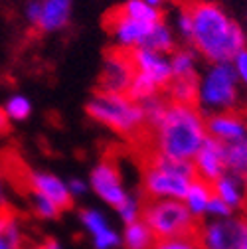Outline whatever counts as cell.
<instances>
[{
    "label": "cell",
    "mask_w": 247,
    "mask_h": 249,
    "mask_svg": "<svg viewBox=\"0 0 247 249\" xmlns=\"http://www.w3.org/2000/svg\"><path fill=\"white\" fill-rule=\"evenodd\" d=\"M192 16V46L208 64L231 61V57L247 48V32L213 0H194L188 4Z\"/></svg>",
    "instance_id": "1"
},
{
    "label": "cell",
    "mask_w": 247,
    "mask_h": 249,
    "mask_svg": "<svg viewBox=\"0 0 247 249\" xmlns=\"http://www.w3.org/2000/svg\"><path fill=\"white\" fill-rule=\"evenodd\" d=\"M150 131L154 152L180 160H192L208 139L206 117L198 105L168 103L162 119Z\"/></svg>",
    "instance_id": "2"
},
{
    "label": "cell",
    "mask_w": 247,
    "mask_h": 249,
    "mask_svg": "<svg viewBox=\"0 0 247 249\" xmlns=\"http://www.w3.org/2000/svg\"><path fill=\"white\" fill-rule=\"evenodd\" d=\"M85 113L89 119L123 137H133L146 127L141 103L133 101L127 93H109L97 89L89 97Z\"/></svg>",
    "instance_id": "3"
},
{
    "label": "cell",
    "mask_w": 247,
    "mask_h": 249,
    "mask_svg": "<svg viewBox=\"0 0 247 249\" xmlns=\"http://www.w3.org/2000/svg\"><path fill=\"white\" fill-rule=\"evenodd\" d=\"M239 79L231 61L210 64L198 75V97L196 105L202 113H224L235 111L239 103Z\"/></svg>",
    "instance_id": "4"
},
{
    "label": "cell",
    "mask_w": 247,
    "mask_h": 249,
    "mask_svg": "<svg viewBox=\"0 0 247 249\" xmlns=\"http://www.w3.org/2000/svg\"><path fill=\"white\" fill-rule=\"evenodd\" d=\"M141 220L150 228L157 239L196 235L198 220L182 200H148L142 202Z\"/></svg>",
    "instance_id": "5"
},
{
    "label": "cell",
    "mask_w": 247,
    "mask_h": 249,
    "mask_svg": "<svg viewBox=\"0 0 247 249\" xmlns=\"http://www.w3.org/2000/svg\"><path fill=\"white\" fill-rule=\"evenodd\" d=\"M196 239L200 249H241L247 241V220L245 215H229L202 222L198 224Z\"/></svg>",
    "instance_id": "6"
},
{
    "label": "cell",
    "mask_w": 247,
    "mask_h": 249,
    "mask_svg": "<svg viewBox=\"0 0 247 249\" xmlns=\"http://www.w3.org/2000/svg\"><path fill=\"white\" fill-rule=\"evenodd\" d=\"M89 192H93L105 206H111L113 210L121 206L131 194L123 182L121 170L113 160H99L93 168L89 170Z\"/></svg>",
    "instance_id": "7"
},
{
    "label": "cell",
    "mask_w": 247,
    "mask_h": 249,
    "mask_svg": "<svg viewBox=\"0 0 247 249\" xmlns=\"http://www.w3.org/2000/svg\"><path fill=\"white\" fill-rule=\"evenodd\" d=\"M190 182V178L170 172L152 162H146L142 170V190L148 200H182Z\"/></svg>",
    "instance_id": "8"
},
{
    "label": "cell",
    "mask_w": 247,
    "mask_h": 249,
    "mask_svg": "<svg viewBox=\"0 0 247 249\" xmlns=\"http://www.w3.org/2000/svg\"><path fill=\"white\" fill-rule=\"evenodd\" d=\"M152 26L154 24H146L142 20L131 18L117 8L109 18V36L115 44V50L131 53L133 50L144 46Z\"/></svg>",
    "instance_id": "9"
},
{
    "label": "cell",
    "mask_w": 247,
    "mask_h": 249,
    "mask_svg": "<svg viewBox=\"0 0 247 249\" xmlns=\"http://www.w3.org/2000/svg\"><path fill=\"white\" fill-rule=\"evenodd\" d=\"M137 70L129 52L113 50L105 55L101 73H99V91L109 93H127Z\"/></svg>",
    "instance_id": "10"
},
{
    "label": "cell",
    "mask_w": 247,
    "mask_h": 249,
    "mask_svg": "<svg viewBox=\"0 0 247 249\" xmlns=\"http://www.w3.org/2000/svg\"><path fill=\"white\" fill-rule=\"evenodd\" d=\"M79 224L91 239L93 249H119L123 247L121 231L111 224L107 213L99 208L79 210Z\"/></svg>",
    "instance_id": "11"
},
{
    "label": "cell",
    "mask_w": 247,
    "mask_h": 249,
    "mask_svg": "<svg viewBox=\"0 0 247 249\" xmlns=\"http://www.w3.org/2000/svg\"><path fill=\"white\" fill-rule=\"evenodd\" d=\"M26 178H28L30 192H36V194L50 198L53 204H57L61 208V212H66L73 206V198L68 188V180L59 178L57 174H53L50 170H38V168L30 170L26 174Z\"/></svg>",
    "instance_id": "12"
},
{
    "label": "cell",
    "mask_w": 247,
    "mask_h": 249,
    "mask_svg": "<svg viewBox=\"0 0 247 249\" xmlns=\"http://www.w3.org/2000/svg\"><path fill=\"white\" fill-rule=\"evenodd\" d=\"M192 164L196 170V178L212 184L224 172H228L226 170V144L208 137L202 142L200 150L196 152V157L192 159Z\"/></svg>",
    "instance_id": "13"
},
{
    "label": "cell",
    "mask_w": 247,
    "mask_h": 249,
    "mask_svg": "<svg viewBox=\"0 0 247 249\" xmlns=\"http://www.w3.org/2000/svg\"><path fill=\"white\" fill-rule=\"evenodd\" d=\"M133 66L139 73L146 75L159 85V89H164L172 79V68H170V55L154 52L150 48H137L131 52Z\"/></svg>",
    "instance_id": "14"
},
{
    "label": "cell",
    "mask_w": 247,
    "mask_h": 249,
    "mask_svg": "<svg viewBox=\"0 0 247 249\" xmlns=\"http://www.w3.org/2000/svg\"><path fill=\"white\" fill-rule=\"evenodd\" d=\"M206 131L208 137L224 144L239 142L247 139V119L237 111L212 113L206 117Z\"/></svg>",
    "instance_id": "15"
},
{
    "label": "cell",
    "mask_w": 247,
    "mask_h": 249,
    "mask_svg": "<svg viewBox=\"0 0 247 249\" xmlns=\"http://www.w3.org/2000/svg\"><path fill=\"white\" fill-rule=\"evenodd\" d=\"M40 20L38 30L42 34H57L66 30L71 20L73 10V0H40Z\"/></svg>",
    "instance_id": "16"
},
{
    "label": "cell",
    "mask_w": 247,
    "mask_h": 249,
    "mask_svg": "<svg viewBox=\"0 0 247 249\" xmlns=\"http://www.w3.org/2000/svg\"><path fill=\"white\" fill-rule=\"evenodd\" d=\"M212 192L222 198L233 212H245L247 208V182L231 172H224L212 182Z\"/></svg>",
    "instance_id": "17"
},
{
    "label": "cell",
    "mask_w": 247,
    "mask_h": 249,
    "mask_svg": "<svg viewBox=\"0 0 247 249\" xmlns=\"http://www.w3.org/2000/svg\"><path fill=\"white\" fill-rule=\"evenodd\" d=\"M213 196L212 192V184L206 182V180H200V178H194L188 186L186 194H184L182 202L190 210V213L196 217V220H202L206 217V210H208V202L210 198Z\"/></svg>",
    "instance_id": "18"
},
{
    "label": "cell",
    "mask_w": 247,
    "mask_h": 249,
    "mask_svg": "<svg viewBox=\"0 0 247 249\" xmlns=\"http://www.w3.org/2000/svg\"><path fill=\"white\" fill-rule=\"evenodd\" d=\"M24 228L18 215L0 210V249H24Z\"/></svg>",
    "instance_id": "19"
},
{
    "label": "cell",
    "mask_w": 247,
    "mask_h": 249,
    "mask_svg": "<svg viewBox=\"0 0 247 249\" xmlns=\"http://www.w3.org/2000/svg\"><path fill=\"white\" fill-rule=\"evenodd\" d=\"M166 89L168 103H182V105H196L198 97V75L196 77H172Z\"/></svg>",
    "instance_id": "20"
},
{
    "label": "cell",
    "mask_w": 247,
    "mask_h": 249,
    "mask_svg": "<svg viewBox=\"0 0 247 249\" xmlns=\"http://www.w3.org/2000/svg\"><path fill=\"white\" fill-rule=\"evenodd\" d=\"M121 235H123V247L125 249H152V245L157 243V237H154V233L142 220L127 224L123 228Z\"/></svg>",
    "instance_id": "21"
},
{
    "label": "cell",
    "mask_w": 247,
    "mask_h": 249,
    "mask_svg": "<svg viewBox=\"0 0 247 249\" xmlns=\"http://www.w3.org/2000/svg\"><path fill=\"white\" fill-rule=\"evenodd\" d=\"M198 61L200 55L194 48H180L170 53V68L172 77H196L198 73Z\"/></svg>",
    "instance_id": "22"
},
{
    "label": "cell",
    "mask_w": 247,
    "mask_h": 249,
    "mask_svg": "<svg viewBox=\"0 0 247 249\" xmlns=\"http://www.w3.org/2000/svg\"><path fill=\"white\" fill-rule=\"evenodd\" d=\"M142 48H150L154 52H160V53H172L176 50V36H174V30L162 20L159 24H154L150 34L144 42Z\"/></svg>",
    "instance_id": "23"
},
{
    "label": "cell",
    "mask_w": 247,
    "mask_h": 249,
    "mask_svg": "<svg viewBox=\"0 0 247 249\" xmlns=\"http://www.w3.org/2000/svg\"><path fill=\"white\" fill-rule=\"evenodd\" d=\"M119 10L123 14H127L131 18H137V20H142L146 24H159L164 20L162 16V8H154L150 4H146L144 0H125Z\"/></svg>",
    "instance_id": "24"
},
{
    "label": "cell",
    "mask_w": 247,
    "mask_h": 249,
    "mask_svg": "<svg viewBox=\"0 0 247 249\" xmlns=\"http://www.w3.org/2000/svg\"><path fill=\"white\" fill-rule=\"evenodd\" d=\"M226 170L247 182V144H245V141L226 144Z\"/></svg>",
    "instance_id": "25"
},
{
    "label": "cell",
    "mask_w": 247,
    "mask_h": 249,
    "mask_svg": "<svg viewBox=\"0 0 247 249\" xmlns=\"http://www.w3.org/2000/svg\"><path fill=\"white\" fill-rule=\"evenodd\" d=\"M2 111H4V115L8 119V123H22V121L32 117L34 105L26 95H22V93H14V95H10L4 101Z\"/></svg>",
    "instance_id": "26"
},
{
    "label": "cell",
    "mask_w": 247,
    "mask_h": 249,
    "mask_svg": "<svg viewBox=\"0 0 247 249\" xmlns=\"http://www.w3.org/2000/svg\"><path fill=\"white\" fill-rule=\"evenodd\" d=\"M30 206H32L34 215L44 222H55V220H59V215L64 213L57 204H53L50 198L36 194V192H30Z\"/></svg>",
    "instance_id": "27"
},
{
    "label": "cell",
    "mask_w": 247,
    "mask_h": 249,
    "mask_svg": "<svg viewBox=\"0 0 247 249\" xmlns=\"http://www.w3.org/2000/svg\"><path fill=\"white\" fill-rule=\"evenodd\" d=\"M141 107H142L146 127L152 129L154 124H159V121L162 119V115H164V111L168 107V101H166V97L160 95V93H157V95H150L144 101H141Z\"/></svg>",
    "instance_id": "28"
},
{
    "label": "cell",
    "mask_w": 247,
    "mask_h": 249,
    "mask_svg": "<svg viewBox=\"0 0 247 249\" xmlns=\"http://www.w3.org/2000/svg\"><path fill=\"white\" fill-rule=\"evenodd\" d=\"M157 93H160L159 85L154 83L152 79H148L146 75H142V73L137 71L135 77H133V81H131V87H129V91H127V95H129L133 101L141 103V101H144V99L150 97V95H157Z\"/></svg>",
    "instance_id": "29"
},
{
    "label": "cell",
    "mask_w": 247,
    "mask_h": 249,
    "mask_svg": "<svg viewBox=\"0 0 247 249\" xmlns=\"http://www.w3.org/2000/svg\"><path fill=\"white\" fill-rule=\"evenodd\" d=\"M115 213L119 217V222H123V226L133 224L142 217V200L135 194H129L125 202L115 208Z\"/></svg>",
    "instance_id": "30"
},
{
    "label": "cell",
    "mask_w": 247,
    "mask_h": 249,
    "mask_svg": "<svg viewBox=\"0 0 247 249\" xmlns=\"http://www.w3.org/2000/svg\"><path fill=\"white\" fill-rule=\"evenodd\" d=\"M152 249H200L196 235H182V237H168L157 239Z\"/></svg>",
    "instance_id": "31"
},
{
    "label": "cell",
    "mask_w": 247,
    "mask_h": 249,
    "mask_svg": "<svg viewBox=\"0 0 247 249\" xmlns=\"http://www.w3.org/2000/svg\"><path fill=\"white\" fill-rule=\"evenodd\" d=\"M235 215V212L218 196H212L208 202V210H206V220H222V217H229Z\"/></svg>",
    "instance_id": "32"
},
{
    "label": "cell",
    "mask_w": 247,
    "mask_h": 249,
    "mask_svg": "<svg viewBox=\"0 0 247 249\" xmlns=\"http://www.w3.org/2000/svg\"><path fill=\"white\" fill-rule=\"evenodd\" d=\"M174 26H176V32H178V36H180L182 40L190 42V38H192V16H190V10H188V6H186V8H180V10H178Z\"/></svg>",
    "instance_id": "33"
},
{
    "label": "cell",
    "mask_w": 247,
    "mask_h": 249,
    "mask_svg": "<svg viewBox=\"0 0 247 249\" xmlns=\"http://www.w3.org/2000/svg\"><path fill=\"white\" fill-rule=\"evenodd\" d=\"M231 66H233V70H235V75H237L239 83L247 87V48L239 50V52L231 57Z\"/></svg>",
    "instance_id": "34"
},
{
    "label": "cell",
    "mask_w": 247,
    "mask_h": 249,
    "mask_svg": "<svg viewBox=\"0 0 247 249\" xmlns=\"http://www.w3.org/2000/svg\"><path fill=\"white\" fill-rule=\"evenodd\" d=\"M40 12H42V6H40V0H28L24 4V20L30 24V26H38V20H40Z\"/></svg>",
    "instance_id": "35"
},
{
    "label": "cell",
    "mask_w": 247,
    "mask_h": 249,
    "mask_svg": "<svg viewBox=\"0 0 247 249\" xmlns=\"http://www.w3.org/2000/svg\"><path fill=\"white\" fill-rule=\"evenodd\" d=\"M68 188H70L71 198L77 200V198H83V196L89 192V182L83 180V178H75V176H73V178L68 180Z\"/></svg>",
    "instance_id": "36"
},
{
    "label": "cell",
    "mask_w": 247,
    "mask_h": 249,
    "mask_svg": "<svg viewBox=\"0 0 247 249\" xmlns=\"http://www.w3.org/2000/svg\"><path fill=\"white\" fill-rule=\"evenodd\" d=\"M6 129H8V119H6L4 111H2V107H0V135H2Z\"/></svg>",
    "instance_id": "37"
},
{
    "label": "cell",
    "mask_w": 247,
    "mask_h": 249,
    "mask_svg": "<svg viewBox=\"0 0 247 249\" xmlns=\"http://www.w3.org/2000/svg\"><path fill=\"white\" fill-rule=\"evenodd\" d=\"M46 243H48V249H66V247L61 245V243H59L57 239H48Z\"/></svg>",
    "instance_id": "38"
},
{
    "label": "cell",
    "mask_w": 247,
    "mask_h": 249,
    "mask_svg": "<svg viewBox=\"0 0 247 249\" xmlns=\"http://www.w3.org/2000/svg\"><path fill=\"white\" fill-rule=\"evenodd\" d=\"M144 2L150 4V6H154V8H162L166 0H144Z\"/></svg>",
    "instance_id": "39"
},
{
    "label": "cell",
    "mask_w": 247,
    "mask_h": 249,
    "mask_svg": "<svg viewBox=\"0 0 247 249\" xmlns=\"http://www.w3.org/2000/svg\"><path fill=\"white\" fill-rule=\"evenodd\" d=\"M24 249H48V243L44 241V243H36V245H28Z\"/></svg>",
    "instance_id": "40"
},
{
    "label": "cell",
    "mask_w": 247,
    "mask_h": 249,
    "mask_svg": "<svg viewBox=\"0 0 247 249\" xmlns=\"http://www.w3.org/2000/svg\"><path fill=\"white\" fill-rule=\"evenodd\" d=\"M0 202H4V182L0 178Z\"/></svg>",
    "instance_id": "41"
},
{
    "label": "cell",
    "mask_w": 247,
    "mask_h": 249,
    "mask_svg": "<svg viewBox=\"0 0 247 249\" xmlns=\"http://www.w3.org/2000/svg\"><path fill=\"white\" fill-rule=\"evenodd\" d=\"M243 215H245V220H247V208H245V212H243Z\"/></svg>",
    "instance_id": "42"
},
{
    "label": "cell",
    "mask_w": 247,
    "mask_h": 249,
    "mask_svg": "<svg viewBox=\"0 0 247 249\" xmlns=\"http://www.w3.org/2000/svg\"><path fill=\"white\" fill-rule=\"evenodd\" d=\"M241 249H247V241H245V243H243V247H241Z\"/></svg>",
    "instance_id": "43"
},
{
    "label": "cell",
    "mask_w": 247,
    "mask_h": 249,
    "mask_svg": "<svg viewBox=\"0 0 247 249\" xmlns=\"http://www.w3.org/2000/svg\"><path fill=\"white\" fill-rule=\"evenodd\" d=\"M245 144H247V139H245Z\"/></svg>",
    "instance_id": "44"
}]
</instances>
